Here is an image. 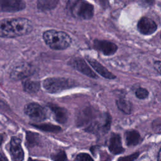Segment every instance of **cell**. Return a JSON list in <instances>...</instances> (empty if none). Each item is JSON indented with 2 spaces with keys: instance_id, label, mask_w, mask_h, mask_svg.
<instances>
[{
  "instance_id": "cell-1",
  "label": "cell",
  "mask_w": 161,
  "mask_h": 161,
  "mask_svg": "<svg viewBox=\"0 0 161 161\" xmlns=\"http://www.w3.org/2000/svg\"><path fill=\"white\" fill-rule=\"evenodd\" d=\"M111 119L108 113H97L92 108H86L80 113L78 123L87 131L102 134L109 131Z\"/></svg>"
},
{
  "instance_id": "cell-2",
  "label": "cell",
  "mask_w": 161,
  "mask_h": 161,
  "mask_svg": "<svg viewBox=\"0 0 161 161\" xmlns=\"http://www.w3.org/2000/svg\"><path fill=\"white\" fill-rule=\"evenodd\" d=\"M33 24L25 18L4 19L0 20V37L14 38L25 35L33 30Z\"/></svg>"
},
{
  "instance_id": "cell-3",
  "label": "cell",
  "mask_w": 161,
  "mask_h": 161,
  "mask_svg": "<svg viewBox=\"0 0 161 161\" xmlns=\"http://www.w3.org/2000/svg\"><path fill=\"white\" fill-rule=\"evenodd\" d=\"M45 43L52 49L61 50L68 48L71 43V38L65 32L55 30L45 31L43 34Z\"/></svg>"
},
{
  "instance_id": "cell-4",
  "label": "cell",
  "mask_w": 161,
  "mask_h": 161,
  "mask_svg": "<svg viewBox=\"0 0 161 161\" xmlns=\"http://www.w3.org/2000/svg\"><path fill=\"white\" fill-rule=\"evenodd\" d=\"M75 86L76 84L74 80L62 77L47 78L43 82V88L50 93L60 92Z\"/></svg>"
},
{
  "instance_id": "cell-5",
  "label": "cell",
  "mask_w": 161,
  "mask_h": 161,
  "mask_svg": "<svg viewBox=\"0 0 161 161\" xmlns=\"http://www.w3.org/2000/svg\"><path fill=\"white\" fill-rule=\"evenodd\" d=\"M72 14L77 18L89 19L94 15L93 6L85 0H77L71 9Z\"/></svg>"
},
{
  "instance_id": "cell-6",
  "label": "cell",
  "mask_w": 161,
  "mask_h": 161,
  "mask_svg": "<svg viewBox=\"0 0 161 161\" xmlns=\"http://www.w3.org/2000/svg\"><path fill=\"white\" fill-rule=\"evenodd\" d=\"M25 113L35 121H41L46 119V112L43 107L35 103H29L25 107Z\"/></svg>"
},
{
  "instance_id": "cell-7",
  "label": "cell",
  "mask_w": 161,
  "mask_h": 161,
  "mask_svg": "<svg viewBox=\"0 0 161 161\" xmlns=\"http://www.w3.org/2000/svg\"><path fill=\"white\" fill-rule=\"evenodd\" d=\"M33 72V69L31 66L26 63H21L15 65L10 72V77L18 80L29 77Z\"/></svg>"
},
{
  "instance_id": "cell-8",
  "label": "cell",
  "mask_w": 161,
  "mask_h": 161,
  "mask_svg": "<svg viewBox=\"0 0 161 161\" xmlns=\"http://www.w3.org/2000/svg\"><path fill=\"white\" fill-rule=\"evenodd\" d=\"M25 8L26 3L24 0H0V12H18Z\"/></svg>"
},
{
  "instance_id": "cell-9",
  "label": "cell",
  "mask_w": 161,
  "mask_h": 161,
  "mask_svg": "<svg viewBox=\"0 0 161 161\" xmlns=\"http://www.w3.org/2000/svg\"><path fill=\"white\" fill-rule=\"evenodd\" d=\"M69 65L77 71L86 75L87 77L93 79L97 78L96 74L90 68L85 60L80 58H75L72 59L69 62Z\"/></svg>"
},
{
  "instance_id": "cell-10",
  "label": "cell",
  "mask_w": 161,
  "mask_h": 161,
  "mask_svg": "<svg viewBox=\"0 0 161 161\" xmlns=\"http://www.w3.org/2000/svg\"><path fill=\"white\" fill-rule=\"evenodd\" d=\"M137 28L140 33L150 35L157 30V25L153 19L147 17H143L138 22Z\"/></svg>"
},
{
  "instance_id": "cell-11",
  "label": "cell",
  "mask_w": 161,
  "mask_h": 161,
  "mask_svg": "<svg viewBox=\"0 0 161 161\" xmlns=\"http://www.w3.org/2000/svg\"><path fill=\"white\" fill-rule=\"evenodd\" d=\"M10 153L13 161H23L24 152L21 146V140L17 137H13L10 142Z\"/></svg>"
},
{
  "instance_id": "cell-12",
  "label": "cell",
  "mask_w": 161,
  "mask_h": 161,
  "mask_svg": "<svg viewBox=\"0 0 161 161\" xmlns=\"http://www.w3.org/2000/svg\"><path fill=\"white\" fill-rule=\"evenodd\" d=\"M94 47L105 55H113L118 49L116 44L106 40H96L94 42Z\"/></svg>"
},
{
  "instance_id": "cell-13",
  "label": "cell",
  "mask_w": 161,
  "mask_h": 161,
  "mask_svg": "<svg viewBox=\"0 0 161 161\" xmlns=\"http://www.w3.org/2000/svg\"><path fill=\"white\" fill-rule=\"evenodd\" d=\"M86 60L91 65V67L94 69V70L102 77L108 79H114L116 78L115 75L109 71L105 67H104L95 59L90 57H86Z\"/></svg>"
},
{
  "instance_id": "cell-14",
  "label": "cell",
  "mask_w": 161,
  "mask_h": 161,
  "mask_svg": "<svg viewBox=\"0 0 161 161\" xmlns=\"http://www.w3.org/2000/svg\"><path fill=\"white\" fill-rule=\"evenodd\" d=\"M108 148L109 151L114 155L121 153L125 151V149L122 146L121 136L119 134H111L109 140Z\"/></svg>"
},
{
  "instance_id": "cell-15",
  "label": "cell",
  "mask_w": 161,
  "mask_h": 161,
  "mask_svg": "<svg viewBox=\"0 0 161 161\" xmlns=\"http://www.w3.org/2000/svg\"><path fill=\"white\" fill-rule=\"evenodd\" d=\"M50 109L52 112L54 119L57 122L61 124L66 123L68 118V113L65 108L57 105L51 104L50 105Z\"/></svg>"
},
{
  "instance_id": "cell-16",
  "label": "cell",
  "mask_w": 161,
  "mask_h": 161,
  "mask_svg": "<svg viewBox=\"0 0 161 161\" xmlns=\"http://www.w3.org/2000/svg\"><path fill=\"white\" fill-rule=\"evenodd\" d=\"M142 140L140 133L134 130L127 131L125 133V142L128 146H135Z\"/></svg>"
},
{
  "instance_id": "cell-17",
  "label": "cell",
  "mask_w": 161,
  "mask_h": 161,
  "mask_svg": "<svg viewBox=\"0 0 161 161\" xmlns=\"http://www.w3.org/2000/svg\"><path fill=\"white\" fill-rule=\"evenodd\" d=\"M116 105L120 111L126 114H131L132 112L133 106L131 103L125 98L118 99L116 101Z\"/></svg>"
},
{
  "instance_id": "cell-18",
  "label": "cell",
  "mask_w": 161,
  "mask_h": 161,
  "mask_svg": "<svg viewBox=\"0 0 161 161\" xmlns=\"http://www.w3.org/2000/svg\"><path fill=\"white\" fill-rule=\"evenodd\" d=\"M25 91L28 93H35L38 91L40 87V84L38 81L26 79L23 84Z\"/></svg>"
},
{
  "instance_id": "cell-19",
  "label": "cell",
  "mask_w": 161,
  "mask_h": 161,
  "mask_svg": "<svg viewBox=\"0 0 161 161\" xmlns=\"http://www.w3.org/2000/svg\"><path fill=\"white\" fill-rule=\"evenodd\" d=\"M58 0H38L37 8L41 11H48L55 8Z\"/></svg>"
},
{
  "instance_id": "cell-20",
  "label": "cell",
  "mask_w": 161,
  "mask_h": 161,
  "mask_svg": "<svg viewBox=\"0 0 161 161\" xmlns=\"http://www.w3.org/2000/svg\"><path fill=\"white\" fill-rule=\"evenodd\" d=\"M36 127H38L40 129L46 131H50V132H54V133H57L59 132L61 130V128L54 125H51V124H44L42 125H35Z\"/></svg>"
},
{
  "instance_id": "cell-21",
  "label": "cell",
  "mask_w": 161,
  "mask_h": 161,
  "mask_svg": "<svg viewBox=\"0 0 161 161\" xmlns=\"http://www.w3.org/2000/svg\"><path fill=\"white\" fill-rule=\"evenodd\" d=\"M149 92L147 89L143 87H138L135 91V96L140 99H145L148 96Z\"/></svg>"
},
{
  "instance_id": "cell-22",
  "label": "cell",
  "mask_w": 161,
  "mask_h": 161,
  "mask_svg": "<svg viewBox=\"0 0 161 161\" xmlns=\"http://www.w3.org/2000/svg\"><path fill=\"white\" fill-rule=\"evenodd\" d=\"M75 161H94L91 155L87 153H80L77 155Z\"/></svg>"
},
{
  "instance_id": "cell-23",
  "label": "cell",
  "mask_w": 161,
  "mask_h": 161,
  "mask_svg": "<svg viewBox=\"0 0 161 161\" xmlns=\"http://www.w3.org/2000/svg\"><path fill=\"white\" fill-rule=\"evenodd\" d=\"M54 161H69L64 151H59L52 157Z\"/></svg>"
},
{
  "instance_id": "cell-24",
  "label": "cell",
  "mask_w": 161,
  "mask_h": 161,
  "mask_svg": "<svg viewBox=\"0 0 161 161\" xmlns=\"http://www.w3.org/2000/svg\"><path fill=\"white\" fill-rule=\"evenodd\" d=\"M139 155V152H135L130 155L120 157L118 158L117 161H135L138 157Z\"/></svg>"
},
{
  "instance_id": "cell-25",
  "label": "cell",
  "mask_w": 161,
  "mask_h": 161,
  "mask_svg": "<svg viewBox=\"0 0 161 161\" xmlns=\"http://www.w3.org/2000/svg\"><path fill=\"white\" fill-rule=\"evenodd\" d=\"M153 67L157 72L161 75V61L156 60L153 63Z\"/></svg>"
},
{
  "instance_id": "cell-26",
  "label": "cell",
  "mask_w": 161,
  "mask_h": 161,
  "mask_svg": "<svg viewBox=\"0 0 161 161\" xmlns=\"http://www.w3.org/2000/svg\"><path fill=\"white\" fill-rule=\"evenodd\" d=\"M0 161H8V159L1 153H0Z\"/></svg>"
},
{
  "instance_id": "cell-27",
  "label": "cell",
  "mask_w": 161,
  "mask_h": 161,
  "mask_svg": "<svg viewBox=\"0 0 161 161\" xmlns=\"http://www.w3.org/2000/svg\"><path fill=\"white\" fill-rule=\"evenodd\" d=\"M158 161H161V148L158 153Z\"/></svg>"
},
{
  "instance_id": "cell-28",
  "label": "cell",
  "mask_w": 161,
  "mask_h": 161,
  "mask_svg": "<svg viewBox=\"0 0 161 161\" xmlns=\"http://www.w3.org/2000/svg\"><path fill=\"white\" fill-rule=\"evenodd\" d=\"M3 141V136L0 134V145H1Z\"/></svg>"
},
{
  "instance_id": "cell-29",
  "label": "cell",
  "mask_w": 161,
  "mask_h": 161,
  "mask_svg": "<svg viewBox=\"0 0 161 161\" xmlns=\"http://www.w3.org/2000/svg\"><path fill=\"white\" fill-rule=\"evenodd\" d=\"M28 161H40V160H32V159H29Z\"/></svg>"
},
{
  "instance_id": "cell-30",
  "label": "cell",
  "mask_w": 161,
  "mask_h": 161,
  "mask_svg": "<svg viewBox=\"0 0 161 161\" xmlns=\"http://www.w3.org/2000/svg\"><path fill=\"white\" fill-rule=\"evenodd\" d=\"M147 1H151V0H147Z\"/></svg>"
},
{
  "instance_id": "cell-31",
  "label": "cell",
  "mask_w": 161,
  "mask_h": 161,
  "mask_svg": "<svg viewBox=\"0 0 161 161\" xmlns=\"http://www.w3.org/2000/svg\"><path fill=\"white\" fill-rule=\"evenodd\" d=\"M160 38H161V35H160Z\"/></svg>"
}]
</instances>
